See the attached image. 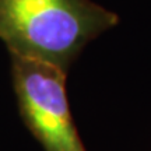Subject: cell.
<instances>
[{
    "label": "cell",
    "mask_w": 151,
    "mask_h": 151,
    "mask_svg": "<svg viewBox=\"0 0 151 151\" xmlns=\"http://www.w3.org/2000/svg\"><path fill=\"white\" fill-rule=\"evenodd\" d=\"M10 58L21 116L45 151H86L71 119L66 70L42 60Z\"/></svg>",
    "instance_id": "7a4b0ae2"
},
{
    "label": "cell",
    "mask_w": 151,
    "mask_h": 151,
    "mask_svg": "<svg viewBox=\"0 0 151 151\" xmlns=\"http://www.w3.org/2000/svg\"><path fill=\"white\" fill-rule=\"evenodd\" d=\"M118 24L91 0H0V39L10 55L67 70L87 43Z\"/></svg>",
    "instance_id": "6da1fadb"
}]
</instances>
